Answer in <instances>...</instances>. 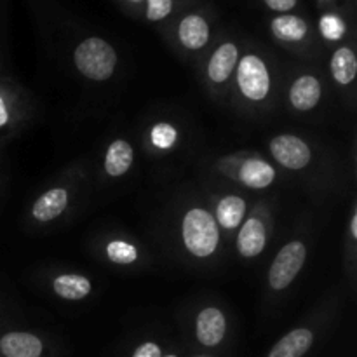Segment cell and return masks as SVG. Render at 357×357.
Segmentation results:
<instances>
[{"label": "cell", "mask_w": 357, "mask_h": 357, "mask_svg": "<svg viewBox=\"0 0 357 357\" xmlns=\"http://www.w3.org/2000/svg\"><path fill=\"white\" fill-rule=\"evenodd\" d=\"M42 342L31 333L13 331L0 338V352L3 357H40Z\"/></svg>", "instance_id": "7"}, {"label": "cell", "mask_w": 357, "mask_h": 357, "mask_svg": "<svg viewBox=\"0 0 357 357\" xmlns=\"http://www.w3.org/2000/svg\"><path fill=\"white\" fill-rule=\"evenodd\" d=\"M237 82L244 96L253 101L264 100L271 89L267 66L255 54H248L241 59L237 68Z\"/></svg>", "instance_id": "4"}, {"label": "cell", "mask_w": 357, "mask_h": 357, "mask_svg": "<svg viewBox=\"0 0 357 357\" xmlns=\"http://www.w3.org/2000/svg\"><path fill=\"white\" fill-rule=\"evenodd\" d=\"M131 2H142V0H131Z\"/></svg>", "instance_id": "28"}, {"label": "cell", "mask_w": 357, "mask_h": 357, "mask_svg": "<svg viewBox=\"0 0 357 357\" xmlns=\"http://www.w3.org/2000/svg\"><path fill=\"white\" fill-rule=\"evenodd\" d=\"M244 213H246V202L237 195H227L216 208V218L225 229H236L243 222Z\"/></svg>", "instance_id": "18"}, {"label": "cell", "mask_w": 357, "mask_h": 357, "mask_svg": "<svg viewBox=\"0 0 357 357\" xmlns=\"http://www.w3.org/2000/svg\"><path fill=\"white\" fill-rule=\"evenodd\" d=\"M272 10H279V13H288L296 6V0H264Z\"/></svg>", "instance_id": "25"}, {"label": "cell", "mask_w": 357, "mask_h": 357, "mask_svg": "<svg viewBox=\"0 0 357 357\" xmlns=\"http://www.w3.org/2000/svg\"><path fill=\"white\" fill-rule=\"evenodd\" d=\"M321 100V84L316 77H300L289 91V101L296 110H312Z\"/></svg>", "instance_id": "9"}, {"label": "cell", "mask_w": 357, "mask_h": 357, "mask_svg": "<svg viewBox=\"0 0 357 357\" xmlns=\"http://www.w3.org/2000/svg\"><path fill=\"white\" fill-rule=\"evenodd\" d=\"M66 204H68V194L63 188H52V190L45 192L40 199L33 204V216L38 222H51V220L58 218L63 211H65Z\"/></svg>", "instance_id": "13"}, {"label": "cell", "mask_w": 357, "mask_h": 357, "mask_svg": "<svg viewBox=\"0 0 357 357\" xmlns=\"http://www.w3.org/2000/svg\"><path fill=\"white\" fill-rule=\"evenodd\" d=\"M75 65L80 73L93 80H107L117 65V54L107 40L98 37L86 38L75 49Z\"/></svg>", "instance_id": "1"}, {"label": "cell", "mask_w": 357, "mask_h": 357, "mask_svg": "<svg viewBox=\"0 0 357 357\" xmlns=\"http://www.w3.org/2000/svg\"><path fill=\"white\" fill-rule=\"evenodd\" d=\"M7 121H9V114H7L6 103H3V100L0 98V128H2V126H6Z\"/></svg>", "instance_id": "26"}, {"label": "cell", "mask_w": 357, "mask_h": 357, "mask_svg": "<svg viewBox=\"0 0 357 357\" xmlns=\"http://www.w3.org/2000/svg\"><path fill=\"white\" fill-rule=\"evenodd\" d=\"M272 31L279 40L298 42L307 35V23L298 16L282 14L272 21Z\"/></svg>", "instance_id": "16"}, {"label": "cell", "mask_w": 357, "mask_h": 357, "mask_svg": "<svg viewBox=\"0 0 357 357\" xmlns=\"http://www.w3.org/2000/svg\"><path fill=\"white\" fill-rule=\"evenodd\" d=\"M132 357H162V352H160V347L157 344H143L136 349V352L132 354Z\"/></svg>", "instance_id": "24"}, {"label": "cell", "mask_w": 357, "mask_h": 357, "mask_svg": "<svg viewBox=\"0 0 357 357\" xmlns=\"http://www.w3.org/2000/svg\"><path fill=\"white\" fill-rule=\"evenodd\" d=\"M107 255L114 264H121V265L132 264V261L138 258L136 248L128 243H122V241H114V243L108 244Z\"/></svg>", "instance_id": "20"}, {"label": "cell", "mask_w": 357, "mask_h": 357, "mask_svg": "<svg viewBox=\"0 0 357 357\" xmlns=\"http://www.w3.org/2000/svg\"><path fill=\"white\" fill-rule=\"evenodd\" d=\"M152 142L159 149H169L176 142V129L169 124H157L152 129Z\"/></svg>", "instance_id": "21"}, {"label": "cell", "mask_w": 357, "mask_h": 357, "mask_svg": "<svg viewBox=\"0 0 357 357\" xmlns=\"http://www.w3.org/2000/svg\"><path fill=\"white\" fill-rule=\"evenodd\" d=\"M178 35H180V40L185 47L201 49L209 40V26L204 17L190 14V16L183 17V21L180 23Z\"/></svg>", "instance_id": "11"}, {"label": "cell", "mask_w": 357, "mask_h": 357, "mask_svg": "<svg viewBox=\"0 0 357 357\" xmlns=\"http://www.w3.org/2000/svg\"><path fill=\"white\" fill-rule=\"evenodd\" d=\"M321 31H323V35L326 38L337 40V38H340L344 35L345 24L337 16H323V20H321Z\"/></svg>", "instance_id": "23"}, {"label": "cell", "mask_w": 357, "mask_h": 357, "mask_svg": "<svg viewBox=\"0 0 357 357\" xmlns=\"http://www.w3.org/2000/svg\"><path fill=\"white\" fill-rule=\"evenodd\" d=\"M52 288L56 295L65 300H82L91 293V282L82 275H59Z\"/></svg>", "instance_id": "17"}, {"label": "cell", "mask_w": 357, "mask_h": 357, "mask_svg": "<svg viewBox=\"0 0 357 357\" xmlns=\"http://www.w3.org/2000/svg\"><path fill=\"white\" fill-rule=\"evenodd\" d=\"M331 73L338 84H351L356 79L357 73V59L352 49L342 47L338 49L331 59Z\"/></svg>", "instance_id": "19"}, {"label": "cell", "mask_w": 357, "mask_h": 357, "mask_svg": "<svg viewBox=\"0 0 357 357\" xmlns=\"http://www.w3.org/2000/svg\"><path fill=\"white\" fill-rule=\"evenodd\" d=\"M265 243H267V234L265 227L260 220H248L241 229L239 237H237V248L239 253L246 258H253L264 251Z\"/></svg>", "instance_id": "8"}, {"label": "cell", "mask_w": 357, "mask_h": 357, "mask_svg": "<svg viewBox=\"0 0 357 357\" xmlns=\"http://www.w3.org/2000/svg\"><path fill=\"white\" fill-rule=\"evenodd\" d=\"M132 157L135 153H132L131 145L124 139H115L108 146L107 157H105V169L110 176H122L131 167Z\"/></svg>", "instance_id": "15"}, {"label": "cell", "mask_w": 357, "mask_h": 357, "mask_svg": "<svg viewBox=\"0 0 357 357\" xmlns=\"http://www.w3.org/2000/svg\"><path fill=\"white\" fill-rule=\"evenodd\" d=\"M271 152L288 169H302L310 162V149L305 142L291 135L278 136L271 142Z\"/></svg>", "instance_id": "5"}, {"label": "cell", "mask_w": 357, "mask_h": 357, "mask_svg": "<svg viewBox=\"0 0 357 357\" xmlns=\"http://www.w3.org/2000/svg\"><path fill=\"white\" fill-rule=\"evenodd\" d=\"M241 181L250 188H265L274 181L275 171L271 164L260 159H250L243 164L239 173Z\"/></svg>", "instance_id": "14"}, {"label": "cell", "mask_w": 357, "mask_h": 357, "mask_svg": "<svg viewBox=\"0 0 357 357\" xmlns=\"http://www.w3.org/2000/svg\"><path fill=\"white\" fill-rule=\"evenodd\" d=\"M307 250L300 241L286 244L275 257L271 271H268V282L274 289H284L293 282V279L302 271L305 261Z\"/></svg>", "instance_id": "3"}, {"label": "cell", "mask_w": 357, "mask_h": 357, "mask_svg": "<svg viewBox=\"0 0 357 357\" xmlns=\"http://www.w3.org/2000/svg\"><path fill=\"white\" fill-rule=\"evenodd\" d=\"M166 357H176V356H173V354H169V356H166Z\"/></svg>", "instance_id": "29"}, {"label": "cell", "mask_w": 357, "mask_h": 357, "mask_svg": "<svg viewBox=\"0 0 357 357\" xmlns=\"http://www.w3.org/2000/svg\"><path fill=\"white\" fill-rule=\"evenodd\" d=\"M237 47L232 44V42H227V44L220 45L218 49L213 54L211 61H209L208 73L209 79L213 82H223L230 77L232 70L236 68L237 65Z\"/></svg>", "instance_id": "12"}, {"label": "cell", "mask_w": 357, "mask_h": 357, "mask_svg": "<svg viewBox=\"0 0 357 357\" xmlns=\"http://www.w3.org/2000/svg\"><path fill=\"white\" fill-rule=\"evenodd\" d=\"M225 316L215 307L204 309L197 317V338L206 347H215L225 337Z\"/></svg>", "instance_id": "6"}, {"label": "cell", "mask_w": 357, "mask_h": 357, "mask_svg": "<svg viewBox=\"0 0 357 357\" xmlns=\"http://www.w3.org/2000/svg\"><path fill=\"white\" fill-rule=\"evenodd\" d=\"M146 17L150 21H160L167 17L173 10V0H146Z\"/></svg>", "instance_id": "22"}, {"label": "cell", "mask_w": 357, "mask_h": 357, "mask_svg": "<svg viewBox=\"0 0 357 357\" xmlns=\"http://www.w3.org/2000/svg\"><path fill=\"white\" fill-rule=\"evenodd\" d=\"M352 237H357V216L352 218Z\"/></svg>", "instance_id": "27"}, {"label": "cell", "mask_w": 357, "mask_h": 357, "mask_svg": "<svg viewBox=\"0 0 357 357\" xmlns=\"http://www.w3.org/2000/svg\"><path fill=\"white\" fill-rule=\"evenodd\" d=\"M183 241L194 257L206 258L213 255L220 241L215 218L201 208L190 209L183 220Z\"/></svg>", "instance_id": "2"}, {"label": "cell", "mask_w": 357, "mask_h": 357, "mask_svg": "<svg viewBox=\"0 0 357 357\" xmlns=\"http://www.w3.org/2000/svg\"><path fill=\"white\" fill-rule=\"evenodd\" d=\"M314 342L312 331L307 328L293 330L286 337H282L274 349L271 351L268 357H302L310 349Z\"/></svg>", "instance_id": "10"}]
</instances>
